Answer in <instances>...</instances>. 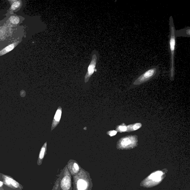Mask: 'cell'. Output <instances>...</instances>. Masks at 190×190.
<instances>
[{
    "mask_svg": "<svg viewBox=\"0 0 190 190\" xmlns=\"http://www.w3.org/2000/svg\"><path fill=\"white\" fill-rule=\"evenodd\" d=\"M73 190H91L93 187L89 172L81 168L77 175L73 176Z\"/></svg>",
    "mask_w": 190,
    "mask_h": 190,
    "instance_id": "6da1fadb",
    "label": "cell"
},
{
    "mask_svg": "<svg viewBox=\"0 0 190 190\" xmlns=\"http://www.w3.org/2000/svg\"><path fill=\"white\" fill-rule=\"evenodd\" d=\"M170 33L169 36V48L170 54V79L173 81L175 77V65L174 57L176 46V37L175 35V28L174 26L173 17L170 16L169 18Z\"/></svg>",
    "mask_w": 190,
    "mask_h": 190,
    "instance_id": "7a4b0ae2",
    "label": "cell"
},
{
    "mask_svg": "<svg viewBox=\"0 0 190 190\" xmlns=\"http://www.w3.org/2000/svg\"><path fill=\"white\" fill-rule=\"evenodd\" d=\"M52 190H73L72 176L68 170L67 165L61 172Z\"/></svg>",
    "mask_w": 190,
    "mask_h": 190,
    "instance_id": "3957f363",
    "label": "cell"
},
{
    "mask_svg": "<svg viewBox=\"0 0 190 190\" xmlns=\"http://www.w3.org/2000/svg\"><path fill=\"white\" fill-rule=\"evenodd\" d=\"M160 74L159 68L158 66H152L144 71L140 75L133 80L129 89L138 87L142 84L157 77Z\"/></svg>",
    "mask_w": 190,
    "mask_h": 190,
    "instance_id": "277c9868",
    "label": "cell"
},
{
    "mask_svg": "<svg viewBox=\"0 0 190 190\" xmlns=\"http://www.w3.org/2000/svg\"><path fill=\"white\" fill-rule=\"evenodd\" d=\"M138 145V136L130 135L119 139L117 143L116 147L119 150H129L136 147Z\"/></svg>",
    "mask_w": 190,
    "mask_h": 190,
    "instance_id": "5b68a950",
    "label": "cell"
},
{
    "mask_svg": "<svg viewBox=\"0 0 190 190\" xmlns=\"http://www.w3.org/2000/svg\"><path fill=\"white\" fill-rule=\"evenodd\" d=\"M1 179L5 185L12 188L21 190V188H22L20 184L15 181L12 178H11L10 176L2 175L1 176Z\"/></svg>",
    "mask_w": 190,
    "mask_h": 190,
    "instance_id": "8992f818",
    "label": "cell"
},
{
    "mask_svg": "<svg viewBox=\"0 0 190 190\" xmlns=\"http://www.w3.org/2000/svg\"><path fill=\"white\" fill-rule=\"evenodd\" d=\"M97 57L95 54H94L92 57L91 61L88 68L85 77V83L89 81L90 78L94 74V72L96 71L95 69L96 65L97 63Z\"/></svg>",
    "mask_w": 190,
    "mask_h": 190,
    "instance_id": "52a82bcc",
    "label": "cell"
},
{
    "mask_svg": "<svg viewBox=\"0 0 190 190\" xmlns=\"http://www.w3.org/2000/svg\"><path fill=\"white\" fill-rule=\"evenodd\" d=\"M70 173L72 176L77 175L80 171L81 168L76 160L71 159L66 164Z\"/></svg>",
    "mask_w": 190,
    "mask_h": 190,
    "instance_id": "ba28073f",
    "label": "cell"
},
{
    "mask_svg": "<svg viewBox=\"0 0 190 190\" xmlns=\"http://www.w3.org/2000/svg\"><path fill=\"white\" fill-rule=\"evenodd\" d=\"M62 113V108L59 106L58 108L55 115L54 118L53 120L51 126V131L55 129L57 126L59 124L61 119Z\"/></svg>",
    "mask_w": 190,
    "mask_h": 190,
    "instance_id": "9c48e42d",
    "label": "cell"
},
{
    "mask_svg": "<svg viewBox=\"0 0 190 190\" xmlns=\"http://www.w3.org/2000/svg\"><path fill=\"white\" fill-rule=\"evenodd\" d=\"M47 152V142L45 143L41 149L40 154L38 157L37 164L38 166L41 165L43 159L46 154Z\"/></svg>",
    "mask_w": 190,
    "mask_h": 190,
    "instance_id": "30bf717a",
    "label": "cell"
},
{
    "mask_svg": "<svg viewBox=\"0 0 190 190\" xmlns=\"http://www.w3.org/2000/svg\"><path fill=\"white\" fill-rule=\"evenodd\" d=\"M175 35L176 38H177V37H190V27H187V28L180 29V30H176Z\"/></svg>",
    "mask_w": 190,
    "mask_h": 190,
    "instance_id": "8fae6325",
    "label": "cell"
},
{
    "mask_svg": "<svg viewBox=\"0 0 190 190\" xmlns=\"http://www.w3.org/2000/svg\"><path fill=\"white\" fill-rule=\"evenodd\" d=\"M142 126V124L141 123H136L130 124L127 126L126 132H134L140 129Z\"/></svg>",
    "mask_w": 190,
    "mask_h": 190,
    "instance_id": "7c38bea8",
    "label": "cell"
},
{
    "mask_svg": "<svg viewBox=\"0 0 190 190\" xmlns=\"http://www.w3.org/2000/svg\"><path fill=\"white\" fill-rule=\"evenodd\" d=\"M18 43L19 42L17 41L6 47L5 48L0 51V56H3L4 55L11 51H12L15 48V47L17 46Z\"/></svg>",
    "mask_w": 190,
    "mask_h": 190,
    "instance_id": "4fadbf2b",
    "label": "cell"
},
{
    "mask_svg": "<svg viewBox=\"0 0 190 190\" xmlns=\"http://www.w3.org/2000/svg\"><path fill=\"white\" fill-rule=\"evenodd\" d=\"M163 174V173L161 172H157L151 175L149 178L155 182H159L161 181Z\"/></svg>",
    "mask_w": 190,
    "mask_h": 190,
    "instance_id": "5bb4252c",
    "label": "cell"
},
{
    "mask_svg": "<svg viewBox=\"0 0 190 190\" xmlns=\"http://www.w3.org/2000/svg\"><path fill=\"white\" fill-rule=\"evenodd\" d=\"M127 129V126L123 123L122 124L117 125L116 127V130L117 132L120 133H124L126 132Z\"/></svg>",
    "mask_w": 190,
    "mask_h": 190,
    "instance_id": "9a60e30c",
    "label": "cell"
},
{
    "mask_svg": "<svg viewBox=\"0 0 190 190\" xmlns=\"http://www.w3.org/2000/svg\"><path fill=\"white\" fill-rule=\"evenodd\" d=\"M22 4V1H16L11 5L10 10L11 11L16 10L17 9L21 7Z\"/></svg>",
    "mask_w": 190,
    "mask_h": 190,
    "instance_id": "2e32d148",
    "label": "cell"
},
{
    "mask_svg": "<svg viewBox=\"0 0 190 190\" xmlns=\"http://www.w3.org/2000/svg\"><path fill=\"white\" fill-rule=\"evenodd\" d=\"M9 20L13 24H17L20 22V19L19 17L16 16H12L10 17Z\"/></svg>",
    "mask_w": 190,
    "mask_h": 190,
    "instance_id": "e0dca14e",
    "label": "cell"
},
{
    "mask_svg": "<svg viewBox=\"0 0 190 190\" xmlns=\"http://www.w3.org/2000/svg\"><path fill=\"white\" fill-rule=\"evenodd\" d=\"M117 132L116 130H112L108 131L107 132V134L110 137L114 136L117 134Z\"/></svg>",
    "mask_w": 190,
    "mask_h": 190,
    "instance_id": "ac0fdd59",
    "label": "cell"
},
{
    "mask_svg": "<svg viewBox=\"0 0 190 190\" xmlns=\"http://www.w3.org/2000/svg\"><path fill=\"white\" fill-rule=\"evenodd\" d=\"M25 95H26V92L23 90H22L20 92V95L21 97H23L25 96Z\"/></svg>",
    "mask_w": 190,
    "mask_h": 190,
    "instance_id": "d6986e66",
    "label": "cell"
},
{
    "mask_svg": "<svg viewBox=\"0 0 190 190\" xmlns=\"http://www.w3.org/2000/svg\"><path fill=\"white\" fill-rule=\"evenodd\" d=\"M3 182L0 181V187H2L3 185Z\"/></svg>",
    "mask_w": 190,
    "mask_h": 190,
    "instance_id": "ffe728a7",
    "label": "cell"
}]
</instances>
